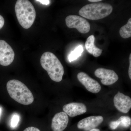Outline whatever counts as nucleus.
<instances>
[{
  "instance_id": "20",
  "label": "nucleus",
  "mask_w": 131,
  "mask_h": 131,
  "mask_svg": "<svg viewBox=\"0 0 131 131\" xmlns=\"http://www.w3.org/2000/svg\"><path fill=\"white\" fill-rule=\"evenodd\" d=\"M36 1L40 3L43 5H49L50 3V1L49 0H38Z\"/></svg>"
},
{
  "instance_id": "2",
  "label": "nucleus",
  "mask_w": 131,
  "mask_h": 131,
  "mask_svg": "<svg viewBox=\"0 0 131 131\" xmlns=\"http://www.w3.org/2000/svg\"><path fill=\"white\" fill-rule=\"evenodd\" d=\"M40 64L52 80L57 82L62 81L64 73L63 67L53 53L49 51L44 53L40 58Z\"/></svg>"
},
{
  "instance_id": "21",
  "label": "nucleus",
  "mask_w": 131,
  "mask_h": 131,
  "mask_svg": "<svg viewBox=\"0 0 131 131\" xmlns=\"http://www.w3.org/2000/svg\"><path fill=\"white\" fill-rule=\"evenodd\" d=\"M5 19L1 15H0V29L3 27L5 24Z\"/></svg>"
},
{
  "instance_id": "12",
  "label": "nucleus",
  "mask_w": 131,
  "mask_h": 131,
  "mask_svg": "<svg viewBox=\"0 0 131 131\" xmlns=\"http://www.w3.org/2000/svg\"><path fill=\"white\" fill-rule=\"evenodd\" d=\"M69 121L68 115L64 112L58 113L52 120L51 129L53 131H63L68 126Z\"/></svg>"
},
{
  "instance_id": "15",
  "label": "nucleus",
  "mask_w": 131,
  "mask_h": 131,
  "mask_svg": "<svg viewBox=\"0 0 131 131\" xmlns=\"http://www.w3.org/2000/svg\"><path fill=\"white\" fill-rule=\"evenodd\" d=\"M83 51V49L82 46L79 45L76 47L74 50L71 51L69 55L68 59L69 62H71L77 60L81 56Z\"/></svg>"
},
{
  "instance_id": "10",
  "label": "nucleus",
  "mask_w": 131,
  "mask_h": 131,
  "mask_svg": "<svg viewBox=\"0 0 131 131\" xmlns=\"http://www.w3.org/2000/svg\"><path fill=\"white\" fill-rule=\"evenodd\" d=\"M103 121L102 116H90L84 118L79 121L77 124V127L79 129L89 131L95 129L103 122Z\"/></svg>"
},
{
  "instance_id": "9",
  "label": "nucleus",
  "mask_w": 131,
  "mask_h": 131,
  "mask_svg": "<svg viewBox=\"0 0 131 131\" xmlns=\"http://www.w3.org/2000/svg\"><path fill=\"white\" fill-rule=\"evenodd\" d=\"M115 107L117 110L124 113H127L131 108V99L129 96L118 92L114 98Z\"/></svg>"
},
{
  "instance_id": "4",
  "label": "nucleus",
  "mask_w": 131,
  "mask_h": 131,
  "mask_svg": "<svg viewBox=\"0 0 131 131\" xmlns=\"http://www.w3.org/2000/svg\"><path fill=\"white\" fill-rule=\"evenodd\" d=\"M112 5L104 3L88 4L80 9L79 14L85 18L97 20L105 18L112 13Z\"/></svg>"
},
{
  "instance_id": "3",
  "label": "nucleus",
  "mask_w": 131,
  "mask_h": 131,
  "mask_svg": "<svg viewBox=\"0 0 131 131\" xmlns=\"http://www.w3.org/2000/svg\"><path fill=\"white\" fill-rule=\"evenodd\" d=\"M15 13L19 24L25 29L30 28L36 13L32 4L28 0H18L15 5Z\"/></svg>"
},
{
  "instance_id": "6",
  "label": "nucleus",
  "mask_w": 131,
  "mask_h": 131,
  "mask_svg": "<svg viewBox=\"0 0 131 131\" xmlns=\"http://www.w3.org/2000/svg\"><path fill=\"white\" fill-rule=\"evenodd\" d=\"M15 53L11 46L4 40H0V64L8 66L14 60Z\"/></svg>"
},
{
  "instance_id": "25",
  "label": "nucleus",
  "mask_w": 131,
  "mask_h": 131,
  "mask_svg": "<svg viewBox=\"0 0 131 131\" xmlns=\"http://www.w3.org/2000/svg\"><path fill=\"white\" fill-rule=\"evenodd\" d=\"M2 110V108L0 107V116H1V114Z\"/></svg>"
},
{
  "instance_id": "7",
  "label": "nucleus",
  "mask_w": 131,
  "mask_h": 131,
  "mask_svg": "<svg viewBox=\"0 0 131 131\" xmlns=\"http://www.w3.org/2000/svg\"><path fill=\"white\" fill-rule=\"evenodd\" d=\"M95 76L101 79L103 85L109 86L115 83L118 80V76L114 71L103 68L96 69L94 72Z\"/></svg>"
},
{
  "instance_id": "1",
  "label": "nucleus",
  "mask_w": 131,
  "mask_h": 131,
  "mask_svg": "<svg viewBox=\"0 0 131 131\" xmlns=\"http://www.w3.org/2000/svg\"><path fill=\"white\" fill-rule=\"evenodd\" d=\"M6 87L9 96L18 103L27 105L33 102L34 98L32 93L22 82L11 80L8 82Z\"/></svg>"
},
{
  "instance_id": "5",
  "label": "nucleus",
  "mask_w": 131,
  "mask_h": 131,
  "mask_svg": "<svg viewBox=\"0 0 131 131\" xmlns=\"http://www.w3.org/2000/svg\"><path fill=\"white\" fill-rule=\"evenodd\" d=\"M65 21L68 28H76L82 34H86L90 30L89 22L83 17L76 15H69L66 18Z\"/></svg>"
},
{
  "instance_id": "11",
  "label": "nucleus",
  "mask_w": 131,
  "mask_h": 131,
  "mask_svg": "<svg viewBox=\"0 0 131 131\" xmlns=\"http://www.w3.org/2000/svg\"><path fill=\"white\" fill-rule=\"evenodd\" d=\"M63 110L67 115L74 117L86 112L87 108L83 103L72 102L64 105Z\"/></svg>"
},
{
  "instance_id": "23",
  "label": "nucleus",
  "mask_w": 131,
  "mask_h": 131,
  "mask_svg": "<svg viewBox=\"0 0 131 131\" xmlns=\"http://www.w3.org/2000/svg\"><path fill=\"white\" fill-rule=\"evenodd\" d=\"M89 1L91 2H97L102 1V0H89Z\"/></svg>"
},
{
  "instance_id": "19",
  "label": "nucleus",
  "mask_w": 131,
  "mask_h": 131,
  "mask_svg": "<svg viewBox=\"0 0 131 131\" xmlns=\"http://www.w3.org/2000/svg\"><path fill=\"white\" fill-rule=\"evenodd\" d=\"M24 131H40L39 129L34 127H30L26 128Z\"/></svg>"
},
{
  "instance_id": "18",
  "label": "nucleus",
  "mask_w": 131,
  "mask_h": 131,
  "mask_svg": "<svg viewBox=\"0 0 131 131\" xmlns=\"http://www.w3.org/2000/svg\"><path fill=\"white\" fill-rule=\"evenodd\" d=\"M119 125V121L118 119L115 121H112L110 122L109 126L112 130H115L117 129Z\"/></svg>"
},
{
  "instance_id": "24",
  "label": "nucleus",
  "mask_w": 131,
  "mask_h": 131,
  "mask_svg": "<svg viewBox=\"0 0 131 131\" xmlns=\"http://www.w3.org/2000/svg\"><path fill=\"white\" fill-rule=\"evenodd\" d=\"M89 131H101L99 129H96V128H95V129H92V130H90Z\"/></svg>"
},
{
  "instance_id": "14",
  "label": "nucleus",
  "mask_w": 131,
  "mask_h": 131,
  "mask_svg": "<svg viewBox=\"0 0 131 131\" xmlns=\"http://www.w3.org/2000/svg\"><path fill=\"white\" fill-rule=\"evenodd\" d=\"M119 34L124 39L128 38L131 37V18L128 20L126 25L123 26L119 30Z\"/></svg>"
},
{
  "instance_id": "16",
  "label": "nucleus",
  "mask_w": 131,
  "mask_h": 131,
  "mask_svg": "<svg viewBox=\"0 0 131 131\" xmlns=\"http://www.w3.org/2000/svg\"><path fill=\"white\" fill-rule=\"evenodd\" d=\"M120 122L119 125L125 128H127L131 125V119L126 116H121L118 119Z\"/></svg>"
},
{
  "instance_id": "13",
  "label": "nucleus",
  "mask_w": 131,
  "mask_h": 131,
  "mask_svg": "<svg viewBox=\"0 0 131 131\" xmlns=\"http://www.w3.org/2000/svg\"><path fill=\"white\" fill-rule=\"evenodd\" d=\"M95 38L93 35L90 36L85 42V46L87 51L95 57L100 56L102 53V50L95 46L94 44Z\"/></svg>"
},
{
  "instance_id": "22",
  "label": "nucleus",
  "mask_w": 131,
  "mask_h": 131,
  "mask_svg": "<svg viewBox=\"0 0 131 131\" xmlns=\"http://www.w3.org/2000/svg\"><path fill=\"white\" fill-rule=\"evenodd\" d=\"M129 77L130 78V79L131 80V54H130V56H129Z\"/></svg>"
},
{
  "instance_id": "17",
  "label": "nucleus",
  "mask_w": 131,
  "mask_h": 131,
  "mask_svg": "<svg viewBox=\"0 0 131 131\" xmlns=\"http://www.w3.org/2000/svg\"><path fill=\"white\" fill-rule=\"evenodd\" d=\"M19 117L18 115L15 114L13 115L11 120V125L12 127H16L19 121Z\"/></svg>"
},
{
  "instance_id": "8",
  "label": "nucleus",
  "mask_w": 131,
  "mask_h": 131,
  "mask_svg": "<svg viewBox=\"0 0 131 131\" xmlns=\"http://www.w3.org/2000/svg\"><path fill=\"white\" fill-rule=\"evenodd\" d=\"M77 77L78 81L88 91L93 93H97L101 91V86L100 83L86 73L80 72L78 74Z\"/></svg>"
}]
</instances>
